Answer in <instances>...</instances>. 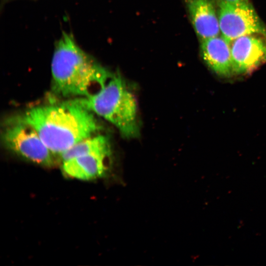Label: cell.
Returning <instances> with one entry per match:
<instances>
[{
    "instance_id": "obj_1",
    "label": "cell",
    "mask_w": 266,
    "mask_h": 266,
    "mask_svg": "<svg viewBox=\"0 0 266 266\" xmlns=\"http://www.w3.org/2000/svg\"><path fill=\"white\" fill-rule=\"evenodd\" d=\"M11 119L33 128L50 150L59 156L102 130L95 114L76 99L34 106Z\"/></svg>"
},
{
    "instance_id": "obj_2",
    "label": "cell",
    "mask_w": 266,
    "mask_h": 266,
    "mask_svg": "<svg viewBox=\"0 0 266 266\" xmlns=\"http://www.w3.org/2000/svg\"><path fill=\"white\" fill-rule=\"evenodd\" d=\"M52 91L60 97L85 98L103 88L112 74L64 32L56 43L51 63Z\"/></svg>"
},
{
    "instance_id": "obj_3",
    "label": "cell",
    "mask_w": 266,
    "mask_h": 266,
    "mask_svg": "<svg viewBox=\"0 0 266 266\" xmlns=\"http://www.w3.org/2000/svg\"><path fill=\"white\" fill-rule=\"evenodd\" d=\"M76 100L94 114L113 125L122 136L127 138L139 136L137 100L119 74H113L96 94Z\"/></svg>"
},
{
    "instance_id": "obj_4",
    "label": "cell",
    "mask_w": 266,
    "mask_h": 266,
    "mask_svg": "<svg viewBox=\"0 0 266 266\" xmlns=\"http://www.w3.org/2000/svg\"><path fill=\"white\" fill-rule=\"evenodd\" d=\"M6 147L24 159L45 166L56 163L55 155L30 125L11 119L3 133Z\"/></svg>"
},
{
    "instance_id": "obj_5",
    "label": "cell",
    "mask_w": 266,
    "mask_h": 266,
    "mask_svg": "<svg viewBox=\"0 0 266 266\" xmlns=\"http://www.w3.org/2000/svg\"><path fill=\"white\" fill-rule=\"evenodd\" d=\"M218 7L220 32L230 44L246 35L266 36V28L248 1L232 3L219 0Z\"/></svg>"
},
{
    "instance_id": "obj_6",
    "label": "cell",
    "mask_w": 266,
    "mask_h": 266,
    "mask_svg": "<svg viewBox=\"0 0 266 266\" xmlns=\"http://www.w3.org/2000/svg\"><path fill=\"white\" fill-rule=\"evenodd\" d=\"M233 74L252 71L266 60V45L260 38L246 35L230 44Z\"/></svg>"
},
{
    "instance_id": "obj_7",
    "label": "cell",
    "mask_w": 266,
    "mask_h": 266,
    "mask_svg": "<svg viewBox=\"0 0 266 266\" xmlns=\"http://www.w3.org/2000/svg\"><path fill=\"white\" fill-rule=\"evenodd\" d=\"M111 150L93 153L63 162L64 172L71 177L90 180L105 175L111 164Z\"/></svg>"
},
{
    "instance_id": "obj_8",
    "label": "cell",
    "mask_w": 266,
    "mask_h": 266,
    "mask_svg": "<svg viewBox=\"0 0 266 266\" xmlns=\"http://www.w3.org/2000/svg\"><path fill=\"white\" fill-rule=\"evenodd\" d=\"M201 57L216 74L229 77L233 74L231 45L222 36L201 40Z\"/></svg>"
},
{
    "instance_id": "obj_9",
    "label": "cell",
    "mask_w": 266,
    "mask_h": 266,
    "mask_svg": "<svg viewBox=\"0 0 266 266\" xmlns=\"http://www.w3.org/2000/svg\"><path fill=\"white\" fill-rule=\"evenodd\" d=\"M186 3L195 31L201 40L219 35L218 15L209 0H187Z\"/></svg>"
},
{
    "instance_id": "obj_10",
    "label": "cell",
    "mask_w": 266,
    "mask_h": 266,
    "mask_svg": "<svg viewBox=\"0 0 266 266\" xmlns=\"http://www.w3.org/2000/svg\"><path fill=\"white\" fill-rule=\"evenodd\" d=\"M108 150H111V146L107 137L96 134L77 142L60 157L64 162L82 155Z\"/></svg>"
},
{
    "instance_id": "obj_11",
    "label": "cell",
    "mask_w": 266,
    "mask_h": 266,
    "mask_svg": "<svg viewBox=\"0 0 266 266\" xmlns=\"http://www.w3.org/2000/svg\"><path fill=\"white\" fill-rule=\"evenodd\" d=\"M222 0L226 2H232V3L240 2H244V1H248V0Z\"/></svg>"
}]
</instances>
